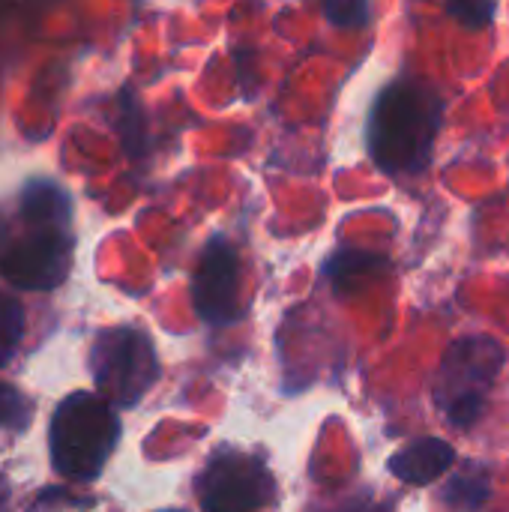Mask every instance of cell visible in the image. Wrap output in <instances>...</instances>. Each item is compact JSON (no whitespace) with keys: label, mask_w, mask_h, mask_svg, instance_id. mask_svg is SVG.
Wrapping results in <instances>:
<instances>
[{"label":"cell","mask_w":509,"mask_h":512,"mask_svg":"<svg viewBox=\"0 0 509 512\" xmlns=\"http://www.w3.org/2000/svg\"><path fill=\"white\" fill-rule=\"evenodd\" d=\"M120 441L117 411L99 393H69L51 417L48 450L60 477L90 483L102 474L108 456Z\"/></svg>","instance_id":"cell-2"},{"label":"cell","mask_w":509,"mask_h":512,"mask_svg":"<svg viewBox=\"0 0 509 512\" xmlns=\"http://www.w3.org/2000/svg\"><path fill=\"white\" fill-rule=\"evenodd\" d=\"M21 333H24V312L21 306L0 294V366H6V360L15 354L18 342H21Z\"/></svg>","instance_id":"cell-12"},{"label":"cell","mask_w":509,"mask_h":512,"mask_svg":"<svg viewBox=\"0 0 509 512\" xmlns=\"http://www.w3.org/2000/svg\"><path fill=\"white\" fill-rule=\"evenodd\" d=\"M0 237H3V222H0Z\"/></svg>","instance_id":"cell-18"},{"label":"cell","mask_w":509,"mask_h":512,"mask_svg":"<svg viewBox=\"0 0 509 512\" xmlns=\"http://www.w3.org/2000/svg\"><path fill=\"white\" fill-rule=\"evenodd\" d=\"M192 306L204 324L225 327L240 318V258L225 237H213L192 276Z\"/></svg>","instance_id":"cell-7"},{"label":"cell","mask_w":509,"mask_h":512,"mask_svg":"<svg viewBox=\"0 0 509 512\" xmlns=\"http://www.w3.org/2000/svg\"><path fill=\"white\" fill-rule=\"evenodd\" d=\"M489 495H492L489 471L474 465V462H468L453 480H447V486L441 492V501L459 512H477L486 507Z\"/></svg>","instance_id":"cell-11"},{"label":"cell","mask_w":509,"mask_h":512,"mask_svg":"<svg viewBox=\"0 0 509 512\" xmlns=\"http://www.w3.org/2000/svg\"><path fill=\"white\" fill-rule=\"evenodd\" d=\"M456 465V450L453 444L441 438H420L402 447L390 459V474L408 486H432L435 480L447 477Z\"/></svg>","instance_id":"cell-8"},{"label":"cell","mask_w":509,"mask_h":512,"mask_svg":"<svg viewBox=\"0 0 509 512\" xmlns=\"http://www.w3.org/2000/svg\"><path fill=\"white\" fill-rule=\"evenodd\" d=\"M324 15L336 27H363L369 21L372 9H369V3H360V0H330V3H324Z\"/></svg>","instance_id":"cell-14"},{"label":"cell","mask_w":509,"mask_h":512,"mask_svg":"<svg viewBox=\"0 0 509 512\" xmlns=\"http://www.w3.org/2000/svg\"><path fill=\"white\" fill-rule=\"evenodd\" d=\"M195 495L204 512H255L276 501V483L264 459L216 453L195 480Z\"/></svg>","instance_id":"cell-5"},{"label":"cell","mask_w":509,"mask_h":512,"mask_svg":"<svg viewBox=\"0 0 509 512\" xmlns=\"http://www.w3.org/2000/svg\"><path fill=\"white\" fill-rule=\"evenodd\" d=\"M72 231L63 225L30 228L0 255V276L21 291H54L72 264Z\"/></svg>","instance_id":"cell-6"},{"label":"cell","mask_w":509,"mask_h":512,"mask_svg":"<svg viewBox=\"0 0 509 512\" xmlns=\"http://www.w3.org/2000/svg\"><path fill=\"white\" fill-rule=\"evenodd\" d=\"M90 378L111 408H135L159 378L150 336L138 327H111L93 339Z\"/></svg>","instance_id":"cell-4"},{"label":"cell","mask_w":509,"mask_h":512,"mask_svg":"<svg viewBox=\"0 0 509 512\" xmlns=\"http://www.w3.org/2000/svg\"><path fill=\"white\" fill-rule=\"evenodd\" d=\"M327 512H387L384 504H378V501H366V498H354V501H348V504H342V507H333V510Z\"/></svg>","instance_id":"cell-16"},{"label":"cell","mask_w":509,"mask_h":512,"mask_svg":"<svg viewBox=\"0 0 509 512\" xmlns=\"http://www.w3.org/2000/svg\"><path fill=\"white\" fill-rule=\"evenodd\" d=\"M495 12H498V3H483V0L447 3V15H453L465 27H486V24H492Z\"/></svg>","instance_id":"cell-15"},{"label":"cell","mask_w":509,"mask_h":512,"mask_svg":"<svg viewBox=\"0 0 509 512\" xmlns=\"http://www.w3.org/2000/svg\"><path fill=\"white\" fill-rule=\"evenodd\" d=\"M441 117L444 102L429 84L417 78L387 84L372 105L366 129V144L375 165L393 177L420 174L432 162Z\"/></svg>","instance_id":"cell-1"},{"label":"cell","mask_w":509,"mask_h":512,"mask_svg":"<svg viewBox=\"0 0 509 512\" xmlns=\"http://www.w3.org/2000/svg\"><path fill=\"white\" fill-rule=\"evenodd\" d=\"M504 366V348L492 336L453 342L435 372L432 396L456 429H471L486 408V396Z\"/></svg>","instance_id":"cell-3"},{"label":"cell","mask_w":509,"mask_h":512,"mask_svg":"<svg viewBox=\"0 0 509 512\" xmlns=\"http://www.w3.org/2000/svg\"><path fill=\"white\" fill-rule=\"evenodd\" d=\"M0 512H9V483L0 474Z\"/></svg>","instance_id":"cell-17"},{"label":"cell","mask_w":509,"mask_h":512,"mask_svg":"<svg viewBox=\"0 0 509 512\" xmlns=\"http://www.w3.org/2000/svg\"><path fill=\"white\" fill-rule=\"evenodd\" d=\"M387 267H390V261L381 252L342 249V252L327 258L324 273H327V279L333 282L336 291H354V288H363L366 282L378 279Z\"/></svg>","instance_id":"cell-10"},{"label":"cell","mask_w":509,"mask_h":512,"mask_svg":"<svg viewBox=\"0 0 509 512\" xmlns=\"http://www.w3.org/2000/svg\"><path fill=\"white\" fill-rule=\"evenodd\" d=\"M18 210H21V219L27 222V228H51V225L69 228V222H72V201H69L66 189L48 177L24 183Z\"/></svg>","instance_id":"cell-9"},{"label":"cell","mask_w":509,"mask_h":512,"mask_svg":"<svg viewBox=\"0 0 509 512\" xmlns=\"http://www.w3.org/2000/svg\"><path fill=\"white\" fill-rule=\"evenodd\" d=\"M162 512H183V510H162Z\"/></svg>","instance_id":"cell-19"},{"label":"cell","mask_w":509,"mask_h":512,"mask_svg":"<svg viewBox=\"0 0 509 512\" xmlns=\"http://www.w3.org/2000/svg\"><path fill=\"white\" fill-rule=\"evenodd\" d=\"M30 423V402L9 384H0V429H24Z\"/></svg>","instance_id":"cell-13"}]
</instances>
